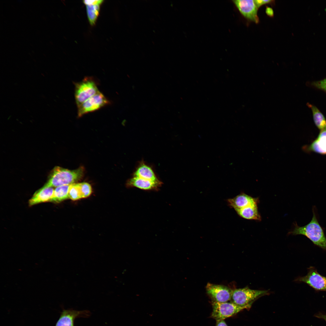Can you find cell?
<instances>
[{"label": "cell", "instance_id": "6da1fadb", "mask_svg": "<svg viewBox=\"0 0 326 326\" xmlns=\"http://www.w3.org/2000/svg\"><path fill=\"white\" fill-rule=\"evenodd\" d=\"M312 218L308 223L303 226L295 224L294 228L289 233L304 235L314 244L326 250V238L323 229L318 222L315 208H312Z\"/></svg>", "mask_w": 326, "mask_h": 326}, {"label": "cell", "instance_id": "7a4b0ae2", "mask_svg": "<svg viewBox=\"0 0 326 326\" xmlns=\"http://www.w3.org/2000/svg\"><path fill=\"white\" fill-rule=\"evenodd\" d=\"M84 171L82 167L70 170L56 167L53 169L48 181L43 187H56L72 184L82 177Z\"/></svg>", "mask_w": 326, "mask_h": 326}, {"label": "cell", "instance_id": "3957f363", "mask_svg": "<svg viewBox=\"0 0 326 326\" xmlns=\"http://www.w3.org/2000/svg\"><path fill=\"white\" fill-rule=\"evenodd\" d=\"M268 290L251 289L248 287L233 290L231 302L249 310L260 297L268 294Z\"/></svg>", "mask_w": 326, "mask_h": 326}, {"label": "cell", "instance_id": "277c9868", "mask_svg": "<svg viewBox=\"0 0 326 326\" xmlns=\"http://www.w3.org/2000/svg\"><path fill=\"white\" fill-rule=\"evenodd\" d=\"M99 91L96 82L92 78L87 77L75 84V99L77 107Z\"/></svg>", "mask_w": 326, "mask_h": 326}, {"label": "cell", "instance_id": "5b68a950", "mask_svg": "<svg viewBox=\"0 0 326 326\" xmlns=\"http://www.w3.org/2000/svg\"><path fill=\"white\" fill-rule=\"evenodd\" d=\"M211 317L216 321L224 320L239 312L245 308L231 302H213Z\"/></svg>", "mask_w": 326, "mask_h": 326}, {"label": "cell", "instance_id": "8992f818", "mask_svg": "<svg viewBox=\"0 0 326 326\" xmlns=\"http://www.w3.org/2000/svg\"><path fill=\"white\" fill-rule=\"evenodd\" d=\"M109 104V101L99 91L77 107L78 116L80 117L97 110Z\"/></svg>", "mask_w": 326, "mask_h": 326}, {"label": "cell", "instance_id": "52a82bcc", "mask_svg": "<svg viewBox=\"0 0 326 326\" xmlns=\"http://www.w3.org/2000/svg\"><path fill=\"white\" fill-rule=\"evenodd\" d=\"M206 292L213 302H224L230 300L233 290L226 286L208 283Z\"/></svg>", "mask_w": 326, "mask_h": 326}, {"label": "cell", "instance_id": "ba28073f", "mask_svg": "<svg viewBox=\"0 0 326 326\" xmlns=\"http://www.w3.org/2000/svg\"><path fill=\"white\" fill-rule=\"evenodd\" d=\"M233 1L244 17L256 24L258 23L259 19L257 14L258 8L254 0H236Z\"/></svg>", "mask_w": 326, "mask_h": 326}, {"label": "cell", "instance_id": "9c48e42d", "mask_svg": "<svg viewBox=\"0 0 326 326\" xmlns=\"http://www.w3.org/2000/svg\"><path fill=\"white\" fill-rule=\"evenodd\" d=\"M298 280L304 282L316 290L326 291V277L319 273L311 267L306 275L300 277Z\"/></svg>", "mask_w": 326, "mask_h": 326}, {"label": "cell", "instance_id": "30bf717a", "mask_svg": "<svg viewBox=\"0 0 326 326\" xmlns=\"http://www.w3.org/2000/svg\"><path fill=\"white\" fill-rule=\"evenodd\" d=\"M90 314L88 310L77 311L72 309L63 310L55 326H74L76 318L87 317Z\"/></svg>", "mask_w": 326, "mask_h": 326}, {"label": "cell", "instance_id": "8fae6325", "mask_svg": "<svg viewBox=\"0 0 326 326\" xmlns=\"http://www.w3.org/2000/svg\"><path fill=\"white\" fill-rule=\"evenodd\" d=\"M259 201L258 197H253L244 193L227 200L228 205L235 211L249 206L258 204Z\"/></svg>", "mask_w": 326, "mask_h": 326}, {"label": "cell", "instance_id": "7c38bea8", "mask_svg": "<svg viewBox=\"0 0 326 326\" xmlns=\"http://www.w3.org/2000/svg\"><path fill=\"white\" fill-rule=\"evenodd\" d=\"M162 184L160 181H152L134 176L129 179L126 183L128 187H136L146 191L157 190Z\"/></svg>", "mask_w": 326, "mask_h": 326}, {"label": "cell", "instance_id": "4fadbf2b", "mask_svg": "<svg viewBox=\"0 0 326 326\" xmlns=\"http://www.w3.org/2000/svg\"><path fill=\"white\" fill-rule=\"evenodd\" d=\"M133 176L152 181H160L152 167L142 160L140 161L134 171Z\"/></svg>", "mask_w": 326, "mask_h": 326}, {"label": "cell", "instance_id": "5bb4252c", "mask_svg": "<svg viewBox=\"0 0 326 326\" xmlns=\"http://www.w3.org/2000/svg\"><path fill=\"white\" fill-rule=\"evenodd\" d=\"M54 189L52 187H43L37 191L29 200L30 206L40 203L50 201Z\"/></svg>", "mask_w": 326, "mask_h": 326}, {"label": "cell", "instance_id": "9a60e30c", "mask_svg": "<svg viewBox=\"0 0 326 326\" xmlns=\"http://www.w3.org/2000/svg\"><path fill=\"white\" fill-rule=\"evenodd\" d=\"M257 205L249 206L235 211L240 217L245 219L260 221L261 217L258 211Z\"/></svg>", "mask_w": 326, "mask_h": 326}, {"label": "cell", "instance_id": "2e32d148", "mask_svg": "<svg viewBox=\"0 0 326 326\" xmlns=\"http://www.w3.org/2000/svg\"><path fill=\"white\" fill-rule=\"evenodd\" d=\"M312 150L321 153H326V127L321 132L317 139L311 146Z\"/></svg>", "mask_w": 326, "mask_h": 326}, {"label": "cell", "instance_id": "e0dca14e", "mask_svg": "<svg viewBox=\"0 0 326 326\" xmlns=\"http://www.w3.org/2000/svg\"><path fill=\"white\" fill-rule=\"evenodd\" d=\"M70 185L56 187L54 189L53 195L50 201L59 203L69 198V192Z\"/></svg>", "mask_w": 326, "mask_h": 326}, {"label": "cell", "instance_id": "ac0fdd59", "mask_svg": "<svg viewBox=\"0 0 326 326\" xmlns=\"http://www.w3.org/2000/svg\"><path fill=\"white\" fill-rule=\"evenodd\" d=\"M309 106L312 109L316 125L319 129L322 130L326 127V120L324 117L315 106L310 104Z\"/></svg>", "mask_w": 326, "mask_h": 326}, {"label": "cell", "instance_id": "d6986e66", "mask_svg": "<svg viewBox=\"0 0 326 326\" xmlns=\"http://www.w3.org/2000/svg\"><path fill=\"white\" fill-rule=\"evenodd\" d=\"M100 4L86 5V9L88 18L91 25L95 24L99 15Z\"/></svg>", "mask_w": 326, "mask_h": 326}, {"label": "cell", "instance_id": "ffe728a7", "mask_svg": "<svg viewBox=\"0 0 326 326\" xmlns=\"http://www.w3.org/2000/svg\"><path fill=\"white\" fill-rule=\"evenodd\" d=\"M69 198L75 200L82 198L79 184L74 183L70 185L69 192Z\"/></svg>", "mask_w": 326, "mask_h": 326}, {"label": "cell", "instance_id": "44dd1931", "mask_svg": "<svg viewBox=\"0 0 326 326\" xmlns=\"http://www.w3.org/2000/svg\"><path fill=\"white\" fill-rule=\"evenodd\" d=\"M80 188L82 193V198L88 197L92 192L91 186L86 182L79 183Z\"/></svg>", "mask_w": 326, "mask_h": 326}, {"label": "cell", "instance_id": "7402d4cb", "mask_svg": "<svg viewBox=\"0 0 326 326\" xmlns=\"http://www.w3.org/2000/svg\"><path fill=\"white\" fill-rule=\"evenodd\" d=\"M313 85L316 88L322 90L326 92V78L315 82Z\"/></svg>", "mask_w": 326, "mask_h": 326}, {"label": "cell", "instance_id": "603a6c76", "mask_svg": "<svg viewBox=\"0 0 326 326\" xmlns=\"http://www.w3.org/2000/svg\"><path fill=\"white\" fill-rule=\"evenodd\" d=\"M254 1L257 8H258L263 5L267 4L273 3L274 1L270 0H254Z\"/></svg>", "mask_w": 326, "mask_h": 326}, {"label": "cell", "instance_id": "cb8c5ba5", "mask_svg": "<svg viewBox=\"0 0 326 326\" xmlns=\"http://www.w3.org/2000/svg\"><path fill=\"white\" fill-rule=\"evenodd\" d=\"M103 2V0H84L83 1V3L86 5H101Z\"/></svg>", "mask_w": 326, "mask_h": 326}, {"label": "cell", "instance_id": "d4e9b609", "mask_svg": "<svg viewBox=\"0 0 326 326\" xmlns=\"http://www.w3.org/2000/svg\"><path fill=\"white\" fill-rule=\"evenodd\" d=\"M216 326H228L224 320L216 321Z\"/></svg>", "mask_w": 326, "mask_h": 326}, {"label": "cell", "instance_id": "484cf974", "mask_svg": "<svg viewBox=\"0 0 326 326\" xmlns=\"http://www.w3.org/2000/svg\"><path fill=\"white\" fill-rule=\"evenodd\" d=\"M266 12L267 14L270 17H272L273 15V11L271 8H267L266 9Z\"/></svg>", "mask_w": 326, "mask_h": 326}, {"label": "cell", "instance_id": "4316f807", "mask_svg": "<svg viewBox=\"0 0 326 326\" xmlns=\"http://www.w3.org/2000/svg\"><path fill=\"white\" fill-rule=\"evenodd\" d=\"M316 317L320 318H321L324 320L326 322V314H323L319 313L317 315Z\"/></svg>", "mask_w": 326, "mask_h": 326}]
</instances>
